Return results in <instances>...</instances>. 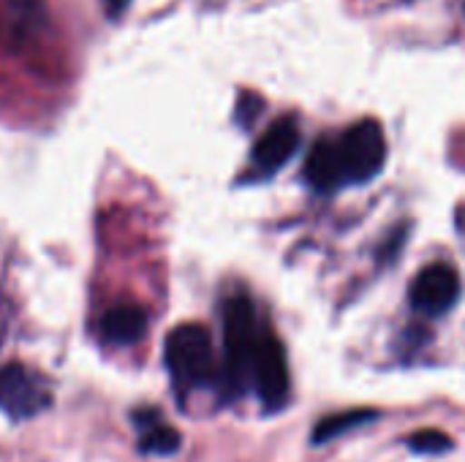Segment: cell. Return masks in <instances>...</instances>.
Here are the masks:
<instances>
[{"instance_id": "obj_9", "label": "cell", "mask_w": 465, "mask_h": 462, "mask_svg": "<svg viewBox=\"0 0 465 462\" xmlns=\"http://www.w3.org/2000/svg\"><path fill=\"white\" fill-rule=\"evenodd\" d=\"M134 425L139 430V449L142 455L153 457H172L180 449V433L163 422V417L155 408H144L134 414Z\"/></svg>"}, {"instance_id": "obj_5", "label": "cell", "mask_w": 465, "mask_h": 462, "mask_svg": "<svg viewBox=\"0 0 465 462\" xmlns=\"http://www.w3.org/2000/svg\"><path fill=\"white\" fill-rule=\"evenodd\" d=\"M52 406V389L22 362H11L0 368V411L14 422H25L38 417Z\"/></svg>"}, {"instance_id": "obj_2", "label": "cell", "mask_w": 465, "mask_h": 462, "mask_svg": "<svg viewBox=\"0 0 465 462\" xmlns=\"http://www.w3.org/2000/svg\"><path fill=\"white\" fill-rule=\"evenodd\" d=\"M163 359L180 400H185L193 392L210 389L221 381L213 338L202 324L174 327L166 338Z\"/></svg>"}, {"instance_id": "obj_13", "label": "cell", "mask_w": 465, "mask_h": 462, "mask_svg": "<svg viewBox=\"0 0 465 462\" xmlns=\"http://www.w3.org/2000/svg\"><path fill=\"white\" fill-rule=\"evenodd\" d=\"M101 5H104V11H106L112 19H117V16L131 5V0H101Z\"/></svg>"}, {"instance_id": "obj_8", "label": "cell", "mask_w": 465, "mask_h": 462, "mask_svg": "<svg viewBox=\"0 0 465 462\" xmlns=\"http://www.w3.org/2000/svg\"><path fill=\"white\" fill-rule=\"evenodd\" d=\"M147 310L139 305H114L101 319V338L109 346H134L147 335Z\"/></svg>"}, {"instance_id": "obj_4", "label": "cell", "mask_w": 465, "mask_h": 462, "mask_svg": "<svg viewBox=\"0 0 465 462\" xmlns=\"http://www.w3.org/2000/svg\"><path fill=\"white\" fill-rule=\"evenodd\" d=\"M251 387L256 389L259 400L267 411H281L292 392V376H289V359L281 338L272 332V327L262 324L259 343L251 362Z\"/></svg>"}, {"instance_id": "obj_7", "label": "cell", "mask_w": 465, "mask_h": 462, "mask_svg": "<svg viewBox=\"0 0 465 462\" xmlns=\"http://www.w3.org/2000/svg\"><path fill=\"white\" fill-rule=\"evenodd\" d=\"M300 150V123L297 117L286 114V117H278L253 144L251 150V177H259V180H267L272 177L275 172H281L292 158L294 152Z\"/></svg>"}, {"instance_id": "obj_1", "label": "cell", "mask_w": 465, "mask_h": 462, "mask_svg": "<svg viewBox=\"0 0 465 462\" xmlns=\"http://www.w3.org/2000/svg\"><path fill=\"white\" fill-rule=\"evenodd\" d=\"M387 163V136L381 123L360 120L338 136H322L308 158L302 177L319 193L346 185H365L381 174Z\"/></svg>"}, {"instance_id": "obj_6", "label": "cell", "mask_w": 465, "mask_h": 462, "mask_svg": "<svg viewBox=\"0 0 465 462\" xmlns=\"http://www.w3.org/2000/svg\"><path fill=\"white\" fill-rule=\"evenodd\" d=\"M409 300L414 305L417 313L439 319L444 313H450L458 300H460V275L452 264L447 261H433L425 270L417 272L411 289H409Z\"/></svg>"}, {"instance_id": "obj_3", "label": "cell", "mask_w": 465, "mask_h": 462, "mask_svg": "<svg viewBox=\"0 0 465 462\" xmlns=\"http://www.w3.org/2000/svg\"><path fill=\"white\" fill-rule=\"evenodd\" d=\"M262 321L256 305L245 294L223 302V373L221 381L232 398H240L251 384V362L259 343Z\"/></svg>"}, {"instance_id": "obj_10", "label": "cell", "mask_w": 465, "mask_h": 462, "mask_svg": "<svg viewBox=\"0 0 465 462\" xmlns=\"http://www.w3.org/2000/svg\"><path fill=\"white\" fill-rule=\"evenodd\" d=\"M368 419H376V411H343V414H332V417H327V419H322L316 425L313 441L316 444H324V441H330L335 436H343L351 428H360Z\"/></svg>"}, {"instance_id": "obj_12", "label": "cell", "mask_w": 465, "mask_h": 462, "mask_svg": "<svg viewBox=\"0 0 465 462\" xmlns=\"http://www.w3.org/2000/svg\"><path fill=\"white\" fill-rule=\"evenodd\" d=\"M262 106H264V101H262L259 95L242 93V95H240V103H237V120H240V125H242V128H251L253 120L262 114Z\"/></svg>"}, {"instance_id": "obj_11", "label": "cell", "mask_w": 465, "mask_h": 462, "mask_svg": "<svg viewBox=\"0 0 465 462\" xmlns=\"http://www.w3.org/2000/svg\"><path fill=\"white\" fill-rule=\"evenodd\" d=\"M409 447L417 455H441V452L452 449V438L444 436L441 430H422L409 438Z\"/></svg>"}]
</instances>
